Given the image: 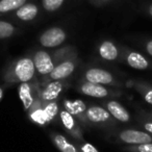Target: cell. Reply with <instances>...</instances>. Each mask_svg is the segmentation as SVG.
<instances>
[{"label":"cell","instance_id":"cell-1","mask_svg":"<svg viewBox=\"0 0 152 152\" xmlns=\"http://www.w3.org/2000/svg\"><path fill=\"white\" fill-rule=\"evenodd\" d=\"M36 74V67L32 58L21 57L13 61L3 72V80L7 83H22L32 80Z\"/></svg>","mask_w":152,"mask_h":152},{"label":"cell","instance_id":"cell-2","mask_svg":"<svg viewBox=\"0 0 152 152\" xmlns=\"http://www.w3.org/2000/svg\"><path fill=\"white\" fill-rule=\"evenodd\" d=\"M67 39V32L61 27L53 26L46 29L39 38L40 44L46 48H54L61 45Z\"/></svg>","mask_w":152,"mask_h":152},{"label":"cell","instance_id":"cell-3","mask_svg":"<svg viewBox=\"0 0 152 152\" xmlns=\"http://www.w3.org/2000/svg\"><path fill=\"white\" fill-rule=\"evenodd\" d=\"M76 65H77L76 55L68 57V58L64 59L63 61L55 65L54 69L48 75V78L50 80H64L73 73Z\"/></svg>","mask_w":152,"mask_h":152},{"label":"cell","instance_id":"cell-4","mask_svg":"<svg viewBox=\"0 0 152 152\" xmlns=\"http://www.w3.org/2000/svg\"><path fill=\"white\" fill-rule=\"evenodd\" d=\"M36 71H38L41 75H49L55 67V61L52 55L49 54L47 51L39 50L34 54L32 57Z\"/></svg>","mask_w":152,"mask_h":152},{"label":"cell","instance_id":"cell-5","mask_svg":"<svg viewBox=\"0 0 152 152\" xmlns=\"http://www.w3.org/2000/svg\"><path fill=\"white\" fill-rule=\"evenodd\" d=\"M119 139L124 144H129V145H142L152 142L151 134L145 131L134 130V129H126L121 131Z\"/></svg>","mask_w":152,"mask_h":152},{"label":"cell","instance_id":"cell-6","mask_svg":"<svg viewBox=\"0 0 152 152\" xmlns=\"http://www.w3.org/2000/svg\"><path fill=\"white\" fill-rule=\"evenodd\" d=\"M59 118H61V124L69 134H71L74 139L78 140V141H83V131L79 127L78 122L69 112H67L65 108L59 110Z\"/></svg>","mask_w":152,"mask_h":152},{"label":"cell","instance_id":"cell-7","mask_svg":"<svg viewBox=\"0 0 152 152\" xmlns=\"http://www.w3.org/2000/svg\"><path fill=\"white\" fill-rule=\"evenodd\" d=\"M39 87L36 83H32L30 81L28 83H22L19 86V98L23 104L24 110L27 112L32 105L37 95L39 93Z\"/></svg>","mask_w":152,"mask_h":152},{"label":"cell","instance_id":"cell-8","mask_svg":"<svg viewBox=\"0 0 152 152\" xmlns=\"http://www.w3.org/2000/svg\"><path fill=\"white\" fill-rule=\"evenodd\" d=\"M64 107L67 112H69L72 116L83 124H88L89 121L87 119V105L83 100L75 99H65L64 100Z\"/></svg>","mask_w":152,"mask_h":152},{"label":"cell","instance_id":"cell-9","mask_svg":"<svg viewBox=\"0 0 152 152\" xmlns=\"http://www.w3.org/2000/svg\"><path fill=\"white\" fill-rule=\"evenodd\" d=\"M40 14V7L37 3L27 1L18 10L13 12L14 17L21 22H31L38 18Z\"/></svg>","mask_w":152,"mask_h":152},{"label":"cell","instance_id":"cell-10","mask_svg":"<svg viewBox=\"0 0 152 152\" xmlns=\"http://www.w3.org/2000/svg\"><path fill=\"white\" fill-rule=\"evenodd\" d=\"M87 81L98 85H110L114 83V76L110 72L100 68H91L85 73Z\"/></svg>","mask_w":152,"mask_h":152},{"label":"cell","instance_id":"cell-11","mask_svg":"<svg viewBox=\"0 0 152 152\" xmlns=\"http://www.w3.org/2000/svg\"><path fill=\"white\" fill-rule=\"evenodd\" d=\"M27 114L32 122L36 123V124L41 125V126H45L46 124H48V120H47L46 114H45L44 107H43L42 100L40 98V90H39V93L32 105L27 110Z\"/></svg>","mask_w":152,"mask_h":152},{"label":"cell","instance_id":"cell-12","mask_svg":"<svg viewBox=\"0 0 152 152\" xmlns=\"http://www.w3.org/2000/svg\"><path fill=\"white\" fill-rule=\"evenodd\" d=\"M65 83L63 80H50L42 91L40 90V98L42 102L56 100V98L63 91Z\"/></svg>","mask_w":152,"mask_h":152},{"label":"cell","instance_id":"cell-13","mask_svg":"<svg viewBox=\"0 0 152 152\" xmlns=\"http://www.w3.org/2000/svg\"><path fill=\"white\" fill-rule=\"evenodd\" d=\"M87 119L90 123L94 124H105L112 122V115L107 110L101 106H90L87 108Z\"/></svg>","mask_w":152,"mask_h":152},{"label":"cell","instance_id":"cell-14","mask_svg":"<svg viewBox=\"0 0 152 152\" xmlns=\"http://www.w3.org/2000/svg\"><path fill=\"white\" fill-rule=\"evenodd\" d=\"M79 89L83 94L94 98H105L110 95L108 90L104 88L103 85L93 83L90 81H86V83H81Z\"/></svg>","mask_w":152,"mask_h":152},{"label":"cell","instance_id":"cell-15","mask_svg":"<svg viewBox=\"0 0 152 152\" xmlns=\"http://www.w3.org/2000/svg\"><path fill=\"white\" fill-rule=\"evenodd\" d=\"M50 139L53 142L55 147L61 152H80L78 148L75 145H73L71 142L68 141L67 137L65 135L61 134V133L51 132Z\"/></svg>","mask_w":152,"mask_h":152},{"label":"cell","instance_id":"cell-16","mask_svg":"<svg viewBox=\"0 0 152 152\" xmlns=\"http://www.w3.org/2000/svg\"><path fill=\"white\" fill-rule=\"evenodd\" d=\"M106 110L110 112V114L114 117L116 120L120 122H128L130 120V116L127 110L122 106L118 101H108L106 102Z\"/></svg>","mask_w":152,"mask_h":152},{"label":"cell","instance_id":"cell-17","mask_svg":"<svg viewBox=\"0 0 152 152\" xmlns=\"http://www.w3.org/2000/svg\"><path fill=\"white\" fill-rule=\"evenodd\" d=\"M99 55L106 61H115L119 55V50L112 41H103L99 45Z\"/></svg>","mask_w":152,"mask_h":152},{"label":"cell","instance_id":"cell-18","mask_svg":"<svg viewBox=\"0 0 152 152\" xmlns=\"http://www.w3.org/2000/svg\"><path fill=\"white\" fill-rule=\"evenodd\" d=\"M127 64L130 66L131 68L137 70H146L149 67V63L146 59V57L144 55H142L141 53L137 52V51H130L128 52L126 56Z\"/></svg>","mask_w":152,"mask_h":152},{"label":"cell","instance_id":"cell-19","mask_svg":"<svg viewBox=\"0 0 152 152\" xmlns=\"http://www.w3.org/2000/svg\"><path fill=\"white\" fill-rule=\"evenodd\" d=\"M27 1L29 0H0V15L13 13Z\"/></svg>","mask_w":152,"mask_h":152},{"label":"cell","instance_id":"cell-20","mask_svg":"<svg viewBox=\"0 0 152 152\" xmlns=\"http://www.w3.org/2000/svg\"><path fill=\"white\" fill-rule=\"evenodd\" d=\"M69 0H41V5L43 10L48 13H54L59 11Z\"/></svg>","mask_w":152,"mask_h":152},{"label":"cell","instance_id":"cell-21","mask_svg":"<svg viewBox=\"0 0 152 152\" xmlns=\"http://www.w3.org/2000/svg\"><path fill=\"white\" fill-rule=\"evenodd\" d=\"M42 103L45 110V114H46L47 120H48V123L52 122L59 113V107L56 100H53V101H49V102H42Z\"/></svg>","mask_w":152,"mask_h":152},{"label":"cell","instance_id":"cell-22","mask_svg":"<svg viewBox=\"0 0 152 152\" xmlns=\"http://www.w3.org/2000/svg\"><path fill=\"white\" fill-rule=\"evenodd\" d=\"M17 32V27L13 23L0 20V40L9 39Z\"/></svg>","mask_w":152,"mask_h":152},{"label":"cell","instance_id":"cell-23","mask_svg":"<svg viewBox=\"0 0 152 152\" xmlns=\"http://www.w3.org/2000/svg\"><path fill=\"white\" fill-rule=\"evenodd\" d=\"M125 151L128 152H152V142L142 145H131L125 148Z\"/></svg>","mask_w":152,"mask_h":152},{"label":"cell","instance_id":"cell-24","mask_svg":"<svg viewBox=\"0 0 152 152\" xmlns=\"http://www.w3.org/2000/svg\"><path fill=\"white\" fill-rule=\"evenodd\" d=\"M137 89L142 93L145 101L152 105V88H148L147 89V87L143 88V86H137Z\"/></svg>","mask_w":152,"mask_h":152},{"label":"cell","instance_id":"cell-25","mask_svg":"<svg viewBox=\"0 0 152 152\" xmlns=\"http://www.w3.org/2000/svg\"><path fill=\"white\" fill-rule=\"evenodd\" d=\"M78 149L80 152H99L97 149H96L95 146H93L90 143H87V142H83V143L79 146Z\"/></svg>","mask_w":152,"mask_h":152},{"label":"cell","instance_id":"cell-26","mask_svg":"<svg viewBox=\"0 0 152 152\" xmlns=\"http://www.w3.org/2000/svg\"><path fill=\"white\" fill-rule=\"evenodd\" d=\"M89 1L95 7H103V5L112 3L114 0H89Z\"/></svg>","mask_w":152,"mask_h":152},{"label":"cell","instance_id":"cell-27","mask_svg":"<svg viewBox=\"0 0 152 152\" xmlns=\"http://www.w3.org/2000/svg\"><path fill=\"white\" fill-rule=\"evenodd\" d=\"M145 10H146V13H147L150 17H152V1L151 2H148L147 4L145 5Z\"/></svg>","mask_w":152,"mask_h":152},{"label":"cell","instance_id":"cell-28","mask_svg":"<svg viewBox=\"0 0 152 152\" xmlns=\"http://www.w3.org/2000/svg\"><path fill=\"white\" fill-rule=\"evenodd\" d=\"M146 50H147V52L152 56V40L147 42V44H146Z\"/></svg>","mask_w":152,"mask_h":152},{"label":"cell","instance_id":"cell-29","mask_svg":"<svg viewBox=\"0 0 152 152\" xmlns=\"http://www.w3.org/2000/svg\"><path fill=\"white\" fill-rule=\"evenodd\" d=\"M144 127H145V129L148 131V132L151 133V134H152V122L145 123V125H144Z\"/></svg>","mask_w":152,"mask_h":152},{"label":"cell","instance_id":"cell-30","mask_svg":"<svg viewBox=\"0 0 152 152\" xmlns=\"http://www.w3.org/2000/svg\"><path fill=\"white\" fill-rule=\"evenodd\" d=\"M3 98V89L1 87H0V101H1V99Z\"/></svg>","mask_w":152,"mask_h":152},{"label":"cell","instance_id":"cell-31","mask_svg":"<svg viewBox=\"0 0 152 152\" xmlns=\"http://www.w3.org/2000/svg\"><path fill=\"white\" fill-rule=\"evenodd\" d=\"M151 117H152V113H151Z\"/></svg>","mask_w":152,"mask_h":152}]
</instances>
